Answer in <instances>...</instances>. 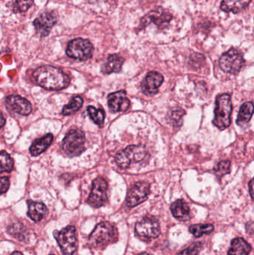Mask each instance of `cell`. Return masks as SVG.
Listing matches in <instances>:
<instances>
[{"label": "cell", "mask_w": 254, "mask_h": 255, "mask_svg": "<svg viewBox=\"0 0 254 255\" xmlns=\"http://www.w3.org/2000/svg\"><path fill=\"white\" fill-rule=\"evenodd\" d=\"M5 103L9 109L22 116H28L32 112L30 102L20 96H8L6 98Z\"/></svg>", "instance_id": "obj_13"}, {"label": "cell", "mask_w": 254, "mask_h": 255, "mask_svg": "<svg viewBox=\"0 0 254 255\" xmlns=\"http://www.w3.org/2000/svg\"><path fill=\"white\" fill-rule=\"evenodd\" d=\"M83 106V99L81 97H75L72 99L70 103L67 106H65L63 109L62 114L64 115H70L76 113Z\"/></svg>", "instance_id": "obj_25"}, {"label": "cell", "mask_w": 254, "mask_h": 255, "mask_svg": "<svg viewBox=\"0 0 254 255\" xmlns=\"http://www.w3.org/2000/svg\"><path fill=\"white\" fill-rule=\"evenodd\" d=\"M249 186H250L251 196H252V198L253 199V180L250 181Z\"/></svg>", "instance_id": "obj_33"}, {"label": "cell", "mask_w": 254, "mask_h": 255, "mask_svg": "<svg viewBox=\"0 0 254 255\" xmlns=\"http://www.w3.org/2000/svg\"><path fill=\"white\" fill-rule=\"evenodd\" d=\"M150 194V185L145 181H139L136 183L128 193L126 198V205L128 208H132L148 199Z\"/></svg>", "instance_id": "obj_11"}, {"label": "cell", "mask_w": 254, "mask_h": 255, "mask_svg": "<svg viewBox=\"0 0 254 255\" xmlns=\"http://www.w3.org/2000/svg\"><path fill=\"white\" fill-rule=\"evenodd\" d=\"M108 184L102 177H98L92 181V190L87 199V203L93 208L103 206L107 200Z\"/></svg>", "instance_id": "obj_9"}, {"label": "cell", "mask_w": 254, "mask_h": 255, "mask_svg": "<svg viewBox=\"0 0 254 255\" xmlns=\"http://www.w3.org/2000/svg\"><path fill=\"white\" fill-rule=\"evenodd\" d=\"M87 112L91 119L95 124L99 127L103 125L105 115H104V112L102 109H96L93 106H89L87 108Z\"/></svg>", "instance_id": "obj_27"}, {"label": "cell", "mask_w": 254, "mask_h": 255, "mask_svg": "<svg viewBox=\"0 0 254 255\" xmlns=\"http://www.w3.org/2000/svg\"><path fill=\"white\" fill-rule=\"evenodd\" d=\"M252 250L250 244H248L243 238H236L231 243L228 255H249Z\"/></svg>", "instance_id": "obj_22"}, {"label": "cell", "mask_w": 254, "mask_h": 255, "mask_svg": "<svg viewBox=\"0 0 254 255\" xmlns=\"http://www.w3.org/2000/svg\"><path fill=\"white\" fill-rule=\"evenodd\" d=\"M6 120L5 118L3 116L1 112H0V129L4 125H5Z\"/></svg>", "instance_id": "obj_32"}, {"label": "cell", "mask_w": 254, "mask_h": 255, "mask_svg": "<svg viewBox=\"0 0 254 255\" xmlns=\"http://www.w3.org/2000/svg\"><path fill=\"white\" fill-rule=\"evenodd\" d=\"M54 136L52 133H48L43 137L37 139L30 147L29 151L32 156H38L44 152L53 141Z\"/></svg>", "instance_id": "obj_19"}, {"label": "cell", "mask_w": 254, "mask_h": 255, "mask_svg": "<svg viewBox=\"0 0 254 255\" xmlns=\"http://www.w3.org/2000/svg\"><path fill=\"white\" fill-rule=\"evenodd\" d=\"M172 18V15L165 9L160 8L152 10L142 19L141 23L143 25H149L150 23H154L158 26H164L166 24L169 23Z\"/></svg>", "instance_id": "obj_14"}, {"label": "cell", "mask_w": 254, "mask_h": 255, "mask_svg": "<svg viewBox=\"0 0 254 255\" xmlns=\"http://www.w3.org/2000/svg\"><path fill=\"white\" fill-rule=\"evenodd\" d=\"M99 1V0H89V2L91 3H95L97 2V1Z\"/></svg>", "instance_id": "obj_35"}, {"label": "cell", "mask_w": 254, "mask_h": 255, "mask_svg": "<svg viewBox=\"0 0 254 255\" xmlns=\"http://www.w3.org/2000/svg\"><path fill=\"white\" fill-rule=\"evenodd\" d=\"M56 22L57 17L54 12H44L34 19V26L39 35L46 37Z\"/></svg>", "instance_id": "obj_12"}, {"label": "cell", "mask_w": 254, "mask_h": 255, "mask_svg": "<svg viewBox=\"0 0 254 255\" xmlns=\"http://www.w3.org/2000/svg\"><path fill=\"white\" fill-rule=\"evenodd\" d=\"M214 230V226L211 224L193 225L189 228V232L196 238L203 235H210Z\"/></svg>", "instance_id": "obj_24"}, {"label": "cell", "mask_w": 254, "mask_h": 255, "mask_svg": "<svg viewBox=\"0 0 254 255\" xmlns=\"http://www.w3.org/2000/svg\"><path fill=\"white\" fill-rule=\"evenodd\" d=\"M85 135L79 129H72L63 141V149L70 157L80 155L85 150Z\"/></svg>", "instance_id": "obj_5"}, {"label": "cell", "mask_w": 254, "mask_h": 255, "mask_svg": "<svg viewBox=\"0 0 254 255\" xmlns=\"http://www.w3.org/2000/svg\"><path fill=\"white\" fill-rule=\"evenodd\" d=\"M171 211L173 216L180 221H187L190 220V209L189 205L182 199L175 201L171 205Z\"/></svg>", "instance_id": "obj_17"}, {"label": "cell", "mask_w": 254, "mask_h": 255, "mask_svg": "<svg viewBox=\"0 0 254 255\" xmlns=\"http://www.w3.org/2000/svg\"><path fill=\"white\" fill-rule=\"evenodd\" d=\"M232 109V103L230 95L224 94L218 96L216 101L213 124L220 130H224L229 127L231 123Z\"/></svg>", "instance_id": "obj_3"}, {"label": "cell", "mask_w": 254, "mask_h": 255, "mask_svg": "<svg viewBox=\"0 0 254 255\" xmlns=\"http://www.w3.org/2000/svg\"><path fill=\"white\" fill-rule=\"evenodd\" d=\"M54 237L59 244L63 255H73L77 250L76 230L74 226H67L62 230L54 232Z\"/></svg>", "instance_id": "obj_6"}, {"label": "cell", "mask_w": 254, "mask_h": 255, "mask_svg": "<svg viewBox=\"0 0 254 255\" xmlns=\"http://www.w3.org/2000/svg\"><path fill=\"white\" fill-rule=\"evenodd\" d=\"M135 232L139 237L145 239L157 238L161 235L160 223L156 219L144 217L137 222L135 226Z\"/></svg>", "instance_id": "obj_10"}, {"label": "cell", "mask_w": 254, "mask_h": 255, "mask_svg": "<svg viewBox=\"0 0 254 255\" xmlns=\"http://www.w3.org/2000/svg\"><path fill=\"white\" fill-rule=\"evenodd\" d=\"M93 46L89 40L83 38L72 40L67 46L66 53L70 58L86 61L92 57Z\"/></svg>", "instance_id": "obj_7"}, {"label": "cell", "mask_w": 254, "mask_h": 255, "mask_svg": "<svg viewBox=\"0 0 254 255\" xmlns=\"http://www.w3.org/2000/svg\"><path fill=\"white\" fill-rule=\"evenodd\" d=\"M164 76L158 72H149L142 83V89L148 95H154L158 92L160 87L164 82Z\"/></svg>", "instance_id": "obj_16"}, {"label": "cell", "mask_w": 254, "mask_h": 255, "mask_svg": "<svg viewBox=\"0 0 254 255\" xmlns=\"http://www.w3.org/2000/svg\"><path fill=\"white\" fill-rule=\"evenodd\" d=\"M254 104L252 102L246 103L240 108L239 112L238 118L237 123L240 127L246 125L248 123L250 122L252 116H253Z\"/></svg>", "instance_id": "obj_23"}, {"label": "cell", "mask_w": 254, "mask_h": 255, "mask_svg": "<svg viewBox=\"0 0 254 255\" xmlns=\"http://www.w3.org/2000/svg\"><path fill=\"white\" fill-rule=\"evenodd\" d=\"M230 172H231V162L229 160H222L219 162L215 168V173L219 178L226 174L230 173Z\"/></svg>", "instance_id": "obj_28"}, {"label": "cell", "mask_w": 254, "mask_h": 255, "mask_svg": "<svg viewBox=\"0 0 254 255\" xmlns=\"http://www.w3.org/2000/svg\"><path fill=\"white\" fill-rule=\"evenodd\" d=\"M219 64L225 73L237 74L244 65L245 60L240 50L232 48L221 56Z\"/></svg>", "instance_id": "obj_8"}, {"label": "cell", "mask_w": 254, "mask_h": 255, "mask_svg": "<svg viewBox=\"0 0 254 255\" xmlns=\"http://www.w3.org/2000/svg\"><path fill=\"white\" fill-rule=\"evenodd\" d=\"M130 106V100L127 98L125 91H119L108 96V107L112 112H126Z\"/></svg>", "instance_id": "obj_15"}, {"label": "cell", "mask_w": 254, "mask_h": 255, "mask_svg": "<svg viewBox=\"0 0 254 255\" xmlns=\"http://www.w3.org/2000/svg\"><path fill=\"white\" fill-rule=\"evenodd\" d=\"M201 244H200V243L192 244L190 247L182 251L179 255H197L201 250Z\"/></svg>", "instance_id": "obj_30"}, {"label": "cell", "mask_w": 254, "mask_h": 255, "mask_svg": "<svg viewBox=\"0 0 254 255\" xmlns=\"http://www.w3.org/2000/svg\"><path fill=\"white\" fill-rule=\"evenodd\" d=\"M252 0H222L221 8L225 12L238 13L248 7Z\"/></svg>", "instance_id": "obj_21"}, {"label": "cell", "mask_w": 254, "mask_h": 255, "mask_svg": "<svg viewBox=\"0 0 254 255\" xmlns=\"http://www.w3.org/2000/svg\"><path fill=\"white\" fill-rule=\"evenodd\" d=\"M28 215L33 221L38 223L47 214L48 210L46 205L41 202L28 201Z\"/></svg>", "instance_id": "obj_18"}, {"label": "cell", "mask_w": 254, "mask_h": 255, "mask_svg": "<svg viewBox=\"0 0 254 255\" xmlns=\"http://www.w3.org/2000/svg\"><path fill=\"white\" fill-rule=\"evenodd\" d=\"M33 2L34 0H15L13 3V12H25L32 5Z\"/></svg>", "instance_id": "obj_29"}, {"label": "cell", "mask_w": 254, "mask_h": 255, "mask_svg": "<svg viewBox=\"0 0 254 255\" xmlns=\"http://www.w3.org/2000/svg\"><path fill=\"white\" fill-rule=\"evenodd\" d=\"M123 58L117 55H111L108 57L107 61L102 67V73L104 74H110L113 73H119L122 70L123 65Z\"/></svg>", "instance_id": "obj_20"}, {"label": "cell", "mask_w": 254, "mask_h": 255, "mask_svg": "<svg viewBox=\"0 0 254 255\" xmlns=\"http://www.w3.org/2000/svg\"><path fill=\"white\" fill-rule=\"evenodd\" d=\"M13 160L5 151L0 152V174L13 170Z\"/></svg>", "instance_id": "obj_26"}, {"label": "cell", "mask_w": 254, "mask_h": 255, "mask_svg": "<svg viewBox=\"0 0 254 255\" xmlns=\"http://www.w3.org/2000/svg\"><path fill=\"white\" fill-rule=\"evenodd\" d=\"M118 240L116 226L108 222L97 225L89 237V244L95 249H103L109 244H114Z\"/></svg>", "instance_id": "obj_2"}, {"label": "cell", "mask_w": 254, "mask_h": 255, "mask_svg": "<svg viewBox=\"0 0 254 255\" xmlns=\"http://www.w3.org/2000/svg\"><path fill=\"white\" fill-rule=\"evenodd\" d=\"M10 255H23L22 254V253H19V252H15V253H13V254H11Z\"/></svg>", "instance_id": "obj_34"}, {"label": "cell", "mask_w": 254, "mask_h": 255, "mask_svg": "<svg viewBox=\"0 0 254 255\" xmlns=\"http://www.w3.org/2000/svg\"><path fill=\"white\" fill-rule=\"evenodd\" d=\"M10 187V180L7 177L0 176V195L6 193Z\"/></svg>", "instance_id": "obj_31"}, {"label": "cell", "mask_w": 254, "mask_h": 255, "mask_svg": "<svg viewBox=\"0 0 254 255\" xmlns=\"http://www.w3.org/2000/svg\"><path fill=\"white\" fill-rule=\"evenodd\" d=\"M149 255L146 254V253H143V254H140V255Z\"/></svg>", "instance_id": "obj_36"}, {"label": "cell", "mask_w": 254, "mask_h": 255, "mask_svg": "<svg viewBox=\"0 0 254 255\" xmlns=\"http://www.w3.org/2000/svg\"><path fill=\"white\" fill-rule=\"evenodd\" d=\"M147 150L143 145H131L116 154V164L122 169L129 167L131 163H138L147 157Z\"/></svg>", "instance_id": "obj_4"}, {"label": "cell", "mask_w": 254, "mask_h": 255, "mask_svg": "<svg viewBox=\"0 0 254 255\" xmlns=\"http://www.w3.org/2000/svg\"><path fill=\"white\" fill-rule=\"evenodd\" d=\"M33 78L39 86L49 91H60L67 88L70 78L61 69L52 66L39 67L33 73Z\"/></svg>", "instance_id": "obj_1"}, {"label": "cell", "mask_w": 254, "mask_h": 255, "mask_svg": "<svg viewBox=\"0 0 254 255\" xmlns=\"http://www.w3.org/2000/svg\"></svg>", "instance_id": "obj_37"}]
</instances>
